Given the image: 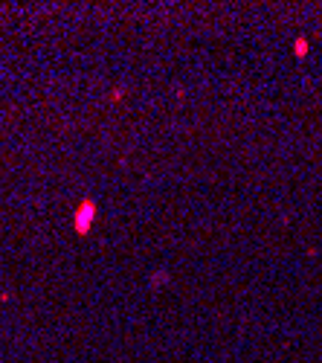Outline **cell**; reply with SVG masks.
<instances>
[{
  "mask_svg": "<svg viewBox=\"0 0 322 363\" xmlns=\"http://www.w3.org/2000/svg\"><path fill=\"white\" fill-rule=\"evenodd\" d=\"M93 212H96L93 200H84V203H81V210L76 212V230H79V233L87 230V221H93Z\"/></svg>",
  "mask_w": 322,
  "mask_h": 363,
  "instance_id": "obj_1",
  "label": "cell"
},
{
  "mask_svg": "<svg viewBox=\"0 0 322 363\" xmlns=\"http://www.w3.org/2000/svg\"><path fill=\"white\" fill-rule=\"evenodd\" d=\"M293 49H296V56H305V53H308V41H305V38H299V41H296V44H293Z\"/></svg>",
  "mask_w": 322,
  "mask_h": 363,
  "instance_id": "obj_2",
  "label": "cell"
}]
</instances>
